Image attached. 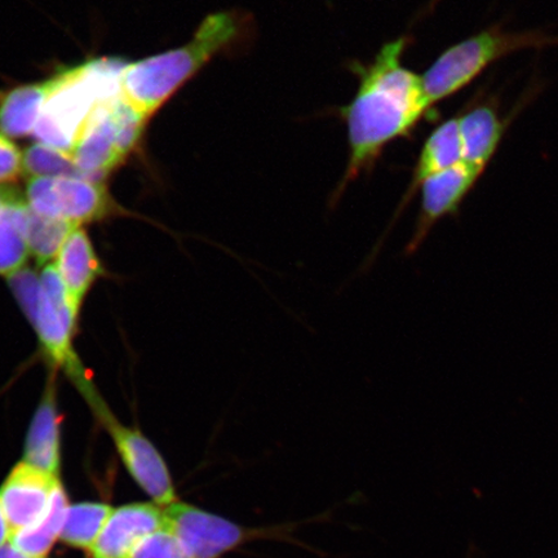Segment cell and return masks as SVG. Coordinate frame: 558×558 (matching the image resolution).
Segmentation results:
<instances>
[{
  "label": "cell",
  "instance_id": "obj_15",
  "mask_svg": "<svg viewBox=\"0 0 558 558\" xmlns=\"http://www.w3.org/2000/svg\"><path fill=\"white\" fill-rule=\"evenodd\" d=\"M463 162L485 172L506 134L507 123L493 105L480 104L458 117Z\"/></svg>",
  "mask_w": 558,
  "mask_h": 558
},
{
  "label": "cell",
  "instance_id": "obj_8",
  "mask_svg": "<svg viewBox=\"0 0 558 558\" xmlns=\"http://www.w3.org/2000/svg\"><path fill=\"white\" fill-rule=\"evenodd\" d=\"M39 279V302L31 320L53 364L66 368L83 386L85 380L82 379L81 364L73 351V331L78 312L70 303L54 265H46Z\"/></svg>",
  "mask_w": 558,
  "mask_h": 558
},
{
  "label": "cell",
  "instance_id": "obj_9",
  "mask_svg": "<svg viewBox=\"0 0 558 558\" xmlns=\"http://www.w3.org/2000/svg\"><path fill=\"white\" fill-rule=\"evenodd\" d=\"M86 396L90 403H94L96 413L107 427L116 448L123 460L125 469L134 477L137 485L155 500L159 507H169L174 504L173 485L169 470L158 450L148 438L144 437L137 429L123 427L110 411L96 399L93 389Z\"/></svg>",
  "mask_w": 558,
  "mask_h": 558
},
{
  "label": "cell",
  "instance_id": "obj_28",
  "mask_svg": "<svg viewBox=\"0 0 558 558\" xmlns=\"http://www.w3.org/2000/svg\"><path fill=\"white\" fill-rule=\"evenodd\" d=\"M0 558H41V557H34V556L21 553V550L13 547L11 543H7V544H4V546L0 547Z\"/></svg>",
  "mask_w": 558,
  "mask_h": 558
},
{
  "label": "cell",
  "instance_id": "obj_24",
  "mask_svg": "<svg viewBox=\"0 0 558 558\" xmlns=\"http://www.w3.org/2000/svg\"><path fill=\"white\" fill-rule=\"evenodd\" d=\"M10 279L21 306H23L27 317L32 319L39 302L40 279L27 269H21Z\"/></svg>",
  "mask_w": 558,
  "mask_h": 558
},
{
  "label": "cell",
  "instance_id": "obj_10",
  "mask_svg": "<svg viewBox=\"0 0 558 558\" xmlns=\"http://www.w3.org/2000/svg\"><path fill=\"white\" fill-rule=\"evenodd\" d=\"M483 173L462 162L424 181L418 187L422 197L414 232L404 248V255H415L439 221L458 215Z\"/></svg>",
  "mask_w": 558,
  "mask_h": 558
},
{
  "label": "cell",
  "instance_id": "obj_23",
  "mask_svg": "<svg viewBox=\"0 0 558 558\" xmlns=\"http://www.w3.org/2000/svg\"><path fill=\"white\" fill-rule=\"evenodd\" d=\"M131 558H191L181 547L177 536L162 529L138 544Z\"/></svg>",
  "mask_w": 558,
  "mask_h": 558
},
{
  "label": "cell",
  "instance_id": "obj_12",
  "mask_svg": "<svg viewBox=\"0 0 558 558\" xmlns=\"http://www.w3.org/2000/svg\"><path fill=\"white\" fill-rule=\"evenodd\" d=\"M463 162L462 140H460L459 121L458 117L450 118V120L437 125L432 131V134L425 140L421 153L416 159V165L413 173V179L409 184L407 193L403 194L401 204L395 214V218L383 239L376 244L366 259L364 268L372 267L373 263L378 256L384 241L387 240L388 233L392 230L395 222L400 219L403 209L410 204L414 195L422 186L425 180L435 177V174L449 170L453 166Z\"/></svg>",
  "mask_w": 558,
  "mask_h": 558
},
{
  "label": "cell",
  "instance_id": "obj_4",
  "mask_svg": "<svg viewBox=\"0 0 558 558\" xmlns=\"http://www.w3.org/2000/svg\"><path fill=\"white\" fill-rule=\"evenodd\" d=\"M122 62L100 60L69 69V78L45 105L35 125L40 143L72 153L81 131L100 104L122 95Z\"/></svg>",
  "mask_w": 558,
  "mask_h": 558
},
{
  "label": "cell",
  "instance_id": "obj_14",
  "mask_svg": "<svg viewBox=\"0 0 558 558\" xmlns=\"http://www.w3.org/2000/svg\"><path fill=\"white\" fill-rule=\"evenodd\" d=\"M69 78V70L45 82L20 86L0 101V132L9 137L31 135L50 97Z\"/></svg>",
  "mask_w": 558,
  "mask_h": 558
},
{
  "label": "cell",
  "instance_id": "obj_22",
  "mask_svg": "<svg viewBox=\"0 0 558 558\" xmlns=\"http://www.w3.org/2000/svg\"><path fill=\"white\" fill-rule=\"evenodd\" d=\"M23 172L34 178H85L76 169L72 153L44 143L34 144L24 151ZM86 179V178H85Z\"/></svg>",
  "mask_w": 558,
  "mask_h": 558
},
{
  "label": "cell",
  "instance_id": "obj_13",
  "mask_svg": "<svg viewBox=\"0 0 558 558\" xmlns=\"http://www.w3.org/2000/svg\"><path fill=\"white\" fill-rule=\"evenodd\" d=\"M165 529L163 509L136 504L114 509L107 525L90 547L93 558H131L146 536Z\"/></svg>",
  "mask_w": 558,
  "mask_h": 558
},
{
  "label": "cell",
  "instance_id": "obj_18",
  "mask_svg": "<svg viewBox=\"0 0 558 558\" xmlns=\"http://www.w3.org/2000/svg\"><path fill=\"white\" fill-rule=\"evenodd\" d=\"M68 498L60 480L56 483L50 504L34 525L12 534L10 543L26 555L45 558L60 538L68 511Z\"/></svg>",
  "mask_w": 558,
  "mask_h": 558
},
{
  "label": "cell",
  "instance_id": "obj_19",
  "mask_svg": "<svg viewBox=\"0 0 558 558\" xmlns=\"http://www.w3.org/2000/svg\"><path fill=\"white\" fill-rule=\"evenodd\" d=\"M27 213L29 207L24 198L0 209V276L16 275L31 254L26 235Z\"/></svg>",
  "mask_w": 558,
  "mask_h": 558
},
{
  "label": "cell",
  "instance_id": "obj_26",
  "mask_svg": "<svg viewBox=\"0 0 558 558\" xmlns=\"http://www.w3.org/2000/svg\"><path fill=\"white\" fill-rule=\"evenodd\" d=\"M19 199H23V197H21V194L15 190V187H11L10 185H0V209L5 205L11 204V202Z\"/></svg>",
  "mask_w": 558,
  "mask_h": 558
},
{
  "label": "cell",
  "instance_id": "obj_3",
  "mask_svg": "<svg viewBox=\"0 0 558 558\" xmlns=\"http://www.w3.org/2000/svg\"><path fill=\"white\" fill-rule=\"evenodd\" d=\"M558 46V35L542 31L511 32L494 25L453 45L422 74L425 97L434 109L470 86L487 68L509 54Z\"/></svg>",
  "mask_w": 558,
  "mask_h": 558
},
{
  "label": "cell",
  "instance_id": "obj_1",
  "mask_svg": "<svg viewBox=\"0 0 558 558\" xmlns=\"http://www.w3.org/2000/svg\"><path fill=\"white\" fill-rule=\"evenodd\" d=\"M410 44L409 35H402L384 45L367 64H352L353 73L359 76V88L352 101L341 109L349 151L333 201L362 173L372 171L384 149L411 134L432 110L422 75L403 65Z\"/></svg>",
  "mask_w": 558,
  "mask_h": 558
},
{
  "label": "cell",
  "instance_id": "obj_5",
  "mask_svg": "<svg viewBox=\"0 0 558 558\" xmlns=\"http://www.w3.org/2000/svg\"><path fill=\"white\" fill-rule=\"evenodd\" d=\"M163 513L165 529L177 536L191 558H221L244 544L262 541L306 547L294 535L300 523L247 527L179 501L166 507Z\"/></svg>",
  "mask_w": 558,
  "mask_h": 558
},
{
  "label": "cell",
  "instance_id": "obj_20",
  "mask_svg": "<svg viewBox=\"0 0 558 558\" xmlns=\"http://www.w3.org/2000/svg\"><path fill=\"white\" fill-rule=\"evenodd\" d=\"M114 509L101 504L69 506L60 539L75 548L90 549Z\"/></svg>",
  "mask_w": 558,
  "mask_h": 558
},
{
  "label": "cell",
  "instance_id": "obj_6",
  "mask_svg": "<svg viewBox=\"0 0 558 558\" xmlns=\"http://www.w3.org/2000/svg\"><path fill=\"white\" fill-rule=\"evenodd\" d=\"M146 120L122 95L100 104L74 145L76 169L95 181L113 171L134 150Z\"/></svg>",
  "mask_w": 558,
  "mask_h": 558
},
{
  "label": "cell",
  "instance_id": "obj_17",
  "mask_svg": "<svg viewBox=\"0 0 558 558\" xmlns=\"http://www.w3.org/2000/svg\"><path fill=\"white\" fill-rule=\"evenodd\" d=\"M24 463L41 472L59 477L60 451V417L56 408L53 384L48 386L37 413H35L29 436H27Z\"/></svg>",
  "mask_w": 558,
  "mask_h": 558
},
{
  "label": "cell",
  "instance_id": "obj_21",
  "mask_svg": "<svg viewBox=\"0 0 558 558\" xmlns=\"http://www.w3.org/2000/svg\"><path fill=\"white\" fill-rule=\"evenodd\" d=\"M80 227L72 221L47 218V216L35 214L29 208L26 235L31 254L39 264L44 265L51 259H58L69 235Z\"/></svg>",
  "mask_w": 558,
  "mask_h": 558
},
{
  "label": "cell",
  "instance_id": "obj_16",
  "mask_svg": "<svg viewBox=\"0 0 558 558\" xmlns=\"http://www.w3.org/2000/svg\"><path fill=\"white\" fill-rule=\"evenodd\" d=\"M64 283L70 303L80 312L90 286L101 275V264L87 233L76 228L62 246L54 265Z\"/></svg>",
  "mask_w": 558,
  "mask_h": 558
},
{
  "label": "cell",
  "instance_id": "obj_25",
  "mask_svg": "<svg viewBox=\"0 0 558 558\" xmlns=\"http://www.w3.org/2000/svg\"><path fill=\"white\" fill-rule=\"evenodd\" d=\"M23 172V155L9 136L0 132V185H7Z\"/></svg>",
  "mask_w": 558,
  "mask_h": 558
},
{
  "label": "cell",
  "instance_id": "obj_27",
  "mask_svg": "<svg viewBox=\"0 0 558 558\" xmlns=\"http://www.w3.org/2000/svg\"><path fill=\"white\" fill-rule=\"evenodd\" d=\"M11 539V529L5 519L2 505H0V547L4 546Z\"/></svg>",
  "mask_w": 558,
  "mask_h": 558
},
{
  "label": "cell",
  "instance_id": "obj_7",
  "mask_svg": "<svg viewBox=\"0 0 558 558\" xmlns=\"http://www.w3.org/2000/svg\"><path fill=\"white\" fill-rule=\"evenodd\" d=\"M26 204L47 218L72 221L76 226L104 219L116 206L100 181L85 178H34L26 186Z\"/></svg>",
  "mask_w": 558,
  "mask_h": 558
},
{
  "label": "cell",
  "instance_id": "obj_11",
  "mask_svg": "<svg viewBox=\"0 0 558 558\" xmlns=\"http://www.w3.org/2000/svg\"><path fill=\"white\" fill-rule=\"evenodd\" d=\"M58 480L24 462L13 469L0 488V505L11 535L34 525L45 514Z\"/></svg>",
  "mask_w": 558,
  "mask_h": 558
},
{
  "label": "cell",
  "instance_id": "obj_2",
  "mask_svg": "<svg viewBox=\"0 0 558 558\" xmlns=\"http://www.w3.org/2000/svg\"><path fill=\"white\" fill-rule=\"evenodd\" d=\"M254 37L255 21L250 13H211L185 46L125 65L122 96L140 113L150 117L216 56L247 47Z\"/></svg>",
  "mask_w": 558,
  "mask_h": 558
}]
</instances>
